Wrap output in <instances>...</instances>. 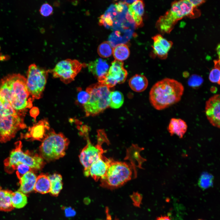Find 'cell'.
<instances>
[{
    "label": "cell",
    "instance_id": "13",
    "mask_svg": "<svg viewBox=\"0 0 220 220\" xmlns=\"http://www.w3.org/2000/svg\"><path fill=\"white\" fill-rule=\"evenodd\" d=\"M220 97L219 94L210 97L205 103V113L207 118L213 126L219 128Z\"/></svg>",
    "mask_w": 220,
    "mask_h": 220
},
{
    "label": "cell",
    "instance_id": "3",
    "mask_svg": "<svg viewBox=\"0 0 220 220\" xmlns=\"http://www.w3.org/2000/svg\"><path fill=\"white\" fill-rule=\"evenodd\" d=\"M200 14V11L193 6L189 0L175 1L170 9L159 17L156 27L161 33H169L179 20L186 16L193 18Z\"/></svg>",
    "mask_w": 220,
    "mask_h": 220
},
{
    "label": "cell",
    "instance_id": "34",
    "mask_svg": "<svg viewBox=\"0 0 220 220\" xmlns=\"http://www.w3.org/2000/svg\"><path fill=\"white\" fill-rule=\"evenodd\" d=\"M99 23L100 24H102L105 26H112L113 21L112 16L109 13L101 15L100 17Z\"/></svg>",
    "mask_w": 220,
    "mask_h": 220
},
{
    "label": "cell",
    "instance_id": "26",
    "mask_svg": "<svg viewBox=\"0 0 220 220\" xmlns=\"http://www.w3.org/2000/svg\"><path fill=\"white\" fill-rule=\"evenodd\" d=\"M11 201L14 208H21L27 204V197L25 194L18 190L12 193Z\"/></svg>",
    "mask_w": 220,
    "mask_h": 220
},
{
    "label": "cell",
    "instance_id": "19",
    "mask_svg": "<svg viewBox=\"0 0 220 220\" xmlns=\"http://www.w3.org/2000/svg\"><path fill=\"white\" fill-rule=\"evenodd\" d=\"M36 178L32 171L26 173L19 179L20 187L18 191L25 194L32 191L34 189Z\"/></svg>",
    "mask_w": 220,
    "mask_h": 220
},
{
    "label": "cell",
    "instance_id": "42",
    "mask_svg": "<svg viewBox=\"0 0 220 220\" xmlns=\"http://www.w3.org/2000/svg\"><path fill=\"white\" fill-rule=\"evenodd\" d=\"M217 53L218 54L219 58L220 59V45L218 44V46L217 49Z\"/></svg>",
    "mask_w": 220,
    "mask_h": 220
},
{
    "label": "cell",
    "instance_id": "35",
    "mask_svg": "<svg viewBox=\"0 0 220 220\" xmlns=\"http://www.w3.org/2000/svg\"><path fill=\"white\" fill-rule=\"evenodd\" d=\"M53 11L52 7L48 3L43 4L40 7L39 12L43 16H47L51 15Z\"/></svg>",
    "mask_w": 220,
    "mask_h": 220
},
{
    "label": "cell",
    "instance_id": "11",
    "mask_svg": "<svg viewBox=\"0 0 220 220\" xmlns=\"http://www.w3.org/2000/svg\"><path fill=\"white\" fill-rule=\"evenodd\" d=\"M84 64L76 60L67 59L59 62L54 68L49 70L54 78H59L65 84L73 81Z\"/></svg>",
    "mask_w": 220,
    "mask_h": 220
},
{
    "label": "cell",
    "instance_id": "12",
    "mask_svg": "<svg viewBox=\"0 0 220 220\" xmlns=\"http://www.w3.org/2000/svg\"><path fill=\"white\" fill-rule=\"evenodd\" d=\"M122 61L115 60L111 63L107 73L97 79L98 82L109 88L113 87L117 84L123 83L127 76V71L124 68Z\"/></svg>",
    "mask_w": 220,
    "mask_h": 220
},
{
    "label": "cell",
    "instance_id": "39",
    "mask_svg": "<svg viewBox=\"0 0 220 220\" xmlns=\"http://www.w3.org/2000/svg\"><path fill=\"white\" fill-rule=\"evenodd\" d=\"M30 113L31 116L34 118L35 120L36 117L39 113V109L37 107H33L31 109Z\"/></svg>",
    "mask_w": 220,
    "mask_h": 220
},
{
    "label": "cell",
    "instance_id": "44",
    "mask_svg": "<svg viewBox=\"0 0 220 220\" xmlns=\"http://www.w3.org/2000/svg\"><path fill=\"white\" fill-rule=\"evenodd\" d=\"M204 220L201 219H198V220Z\"/></svg>",
    "mask_w": 220,
    "mask_h": 220
},
{
    "label": "cell",
    "instance_id": "15",
    "mask_svg": "<svg viewBox=\"0 0 220 220\" xmlns=\"http://www.w3.org/2000/svg\"><path fill=\"white\" fill-rule=\"evenodd\" d=\"M153 44L152 47L155 54L162 59H166L173 43L164 38L161 35H157L152 37Z\"/></svg>",
    "mask_w": 220,
    "mask_h": 220
},
{
    "label": "cell",
    "instance_id": "14",
    "mask_svg": "<svg viewBox=\"0 0 220 220\" xmlns=\"http://www.w3.org/2000/svg\"><path fill=\"white\" fill-rule=\"evenodd\" d=\"M49 130V125L46 119L42 120L29 127L28 132L23 137L26 139L42 141Z\"/></svg>",
    "mask_w": 220,
    "mask_h": 220
},
{
    "label": "cell",
    "instance_id": "21",
    "mask_svg": "<svg viewBox=\"0 0 220 220\" xmlns=\"http://www.w3.org/2000/svg\"><path fill=\"white\" fill-rule=\"evenodd\" d=\"M148 84V80L144 75L136 74L132 77L129 81L130 88L133 91L140 92L145 90Z\"/></svg>",
    "mask_w": 220,
    "mask_h": 220
},
{
    "label": "cell",
    "instance_id": "6",
    "mask_svg": "<svg viewBox=\"0 0 220 220\" xmlns=\"http://www.w3.org/2000/svg\"><path fill=\"white\" fill-rule=\"evenodd\" d=\"M15 146L9 157L4 161L5 170L8 173H12L16 170V165L18 163L26 164L32 170H39L43 167L45 164L44 159L40 155L28 151L24 152L20 141L15 143Z\"/></svg>",
    "mask_w": 220,
    "mask_h": 220
},
{
    "label": "cell",
    "instance_id": "30",
    "mask_svg": "<svg viewBox=\"0 0 220 220\" xmlns=\"http://www.w3.org/2000/svg\"><path fill=\"white\" fill-rule=\"evenodd\" d=\"M113 48L110 42H104L98 46L97 53L102 57L107 58L110 56L112 53Z\"/></svg>",
    "mask_w": 220,
    "mask_h": 220
},
{
    "label": "cell",
    "instance_id": "8",
    "mask_svg": "<svg viewBox=\"0 0 220 220\" xmlns=\"http://www.w3.org/2000/svg\"><path fill=\"white\" fill-rule=\"evenodd\" d=\"M108 142L103 130L98 131L97 143L96 145H93L87 138V144L82 150L79 156L80 161L84 167L85 176L86 177L90 176L89 169L91 166L103 155L105 152L102 148V145Z\"/></svg>",
    "mask_w": 220,
    "mask_h": 220
},
{
    "label": "cell",
    "instance_id": "28",
    "mask_svg": "<svg viewBox=\"0 0 220 220\" xmlns=\"http://www.w3.org/2000/svg\"><path fill=\"white\" fill-rule=\"evenodd\" d=\"M214 67L211 71L209 79L212 83H217L219 85L220 83V59L214 61Z\"/></svg>",
    "mask_w": 220,
    "mask_h": 220
},
{
    "label": "cell",
    "instance_id": "23",
    "mask_svg": "<svg viewBox=\"0 0 220 220\" xmlns=\"http://www.w3.org/2000/svg\"><path fill=\"white\" fill-rule=\"evenodd\" d=\"M12 193L11 190L2 189L0 187V211H10L14 209L11 201Z\"/></svg>",
    "mask_w": 220,
    "mask_h": 220
},
{
    "label": "cell",
    "instance_id": "40",
    "mask_svg": "<svg viewBox=\"0 0 220 220\" xmlns=\"http://www.w3.org/2000/svg\"><path fill=\"white\" fill-rule=\"evenodd\" d=\"M189 2L192 4L193 6L195 7H196L197 6H199L203 3H204L205 1L201 0H189Z\"/></svg>",
    "mask_w": 220,
    "mask_h": 220
},
{
    "label": "cell",
    "instance_id": "1",
    "mask_svg": "<svg viewBox=\"0 0 220 220\" xmlns=\"http://www.w3.org/2000/svg\"><path fill=\"white\" fill-rule=\"evenodd\" d=\"M26 86V79L19 74L9 75L0 81V97L17 112L22 113L32 107V98Z\"/></svg>",
    "mask_w": 220,
    "mask_h": 220
},
{
    "label": "cell",
    "instance_id": "9",
    "mask_svg": "<svg viewBox=\"0 0 220 220\" xmlns=\"http://www.w3.org/2000/svg\"><path fill=\"white\" fill-rule=\"evenodd\" d=\"M49 72V70L40 68L34 64L29 66L26 86L29 94L33 99H38L42 97Z\"/></svg>",
    "mask_w": 220,
    "mask_h": 220
},
{
    "label": "cell",
    "instance_id": "4",
    "mask_svg": "<svg viewBox=\"0 0 220 220\" xmlns=\"http://www.w3.org/2000/svg\"><path fill=\"white\" fill-rule=\"evenodd\" d=\"M136 166L133 163L130 164L110 159L106 174L100 179V185L110 189L120 187L132 178Z\"/></svg>",
    "mask_w": 220,
    "mask_h": 220
},
{
    "label": "cell",
    "instance_id": "33",
    "mask_svg": "<svg viewBox=\"0 0 220 220\" xmlns=\"http://www.w3.org/2000/svg\"><path fill=\"white\" fill-rule=\"evenodd\" d=\"M16 170L17 177L20 179L26 173L32 170L26 164L18 163L16 165Z\"/></svg>",
    "mask_w": 220,
    "mask_h": 220
},
{
    "label": "cell",
    "instance_id": "32",
    "mask_svg": "<svg viewBox=\"0 0 220 220\" xmlns=\"http://www.w3.org/2000/svg\"><path fill=\"white\" fill-rule=\"evenodd\" d=\"M204 79L200 76L197 74L192 75L188 80V83L189 86L193 88H197L203 83Z\"/></svg>",
    "mask_w": 220,
    "mask_h": 220
},
{
    "label": "cell",
    "instance_id": "29",
    "mask_svg": "<svg viewBox=\"0 0 220 220\" xmlns=\"http://www.w3.org/2000/svg\"><path fill=\"white\" fill-rule=\"evenodd\" d=\"M213 179L211 174L207 172L203 173L198 180V185L203 189L209 188L213 185Z\"/></svg>",
    "mask_w": 220,
    "mask_h": 220
},
{
    "label": "cell",
    "instance_id": "25",
    "mask_svg": "<svg viewBox=\"0 0 220 220\" xmlns=\"http://www.w3.org/2000/svg\"><path fill=\"white\" fill-rule=\"evenodd\" d=\"M112 53L115 60L123 61L128 57L130 52L127 45L119 44L113 48Z\"/></svg>",
    "mask_w": 220,
    "mask_h": 220
},
{
    "label": "cell",
    "instance_id": "7",
    "mask_svg": "<svg viewBox=\"0 0 220 220\" xmlns=\"http://www.w3.org/2000/svg\"><path fill=\"white\" fill-rule=\"evenodd\" d=\"M86 91L90 95L88 101L83 105L86 116H95L109 107V88L98 82L89 86Z\"/></svg>",
    "mask_w": 220,
    "mask_h": 220
},
{
    "label": "cell",
    "instance_id": "43",
    "mask_svg": "<svg viewBox=\"0 0 220 220\" xmlns=\"http://www.w3.org/2000/svg\"><path fill=\"white\" fill-rule=\"evenodd\" d=\"M106 210L107 211L106 212V213H107V220H111V217H110V215L108 214V210Z\"/></svg>",
    "mask_w": 220,
    "mask_h": 220
},
{
    "label": "cell",
    "instance_id": "37",
    "mask_svg": "<svg viewBox=\"0 0 220 220\" xmlns=\"http://www.w3.org/2000/svg\"><path fill=\"white\" fill-rule=\"evenodd\" d=\"M133 205L136 207H139L141 203L142 196L138 192H134L130 196Z\"/></svg>",
    "mask_w": 220,
    "mask_h": 220
},
{
    "label": "cell",
    "instance_id": "22",
    "mask_svg": "<svg viewBox=\"0 0 220 220\" xmlns=\"http://www.w3.org/2000/svg\"><path fill=\"white\" fill-rule=\"evenodd\" d=\"M34 190L42 194L50 193V182L48 176L43 174L38 175L37 177Z\"/></svg>",
    "mask_w": 220,
    "mask_h": 220
},
{
    "label": "cell",
    "instance_id": "5",
    "mask_svg": "<svg viewBox=\"0 0 220 220\" xmlns=\"http://www.w3.org/2000/svg\"><path fill=\"white\" fill-rule=\"evenodd\" d=\"M69 143L68 139L62 133L51 130L42 141L39 147L40 155L47 161L59 159L65 155Z\"/></svg>",
    "mask_w": 220,
    "mask_h": 220
},
{
    "label": "cell",
    "instance_id": "27",
    "mask_svg": "<svg viewBox=\"0 0 220 220\" xmlns=\"http://www.w3.org/2000/svg\"><path fill=\"white\" fill-rule=\"evenodd\" d=\"M109 107L117 109L123 105L124 101V96L120 92L115 91L111 92L109 95Z\"/></svg>",
    "mask_w": 220,
    "mask_h": 220
},
{
    "label": "cell",
    "instance_id": "17",
    "mask_svg": "<svg viewBox=\"0 0 220 220\" xmlns=\"http://www.w3.org/2000/svg\"><path fill=\"white\" fill-rule=\"evenodd\" d=\"M128 6L127 17L135 22L137 26L142 24L143 22L142 16L144 12V5L141 0H135Z\"/></svg>",
    "mask_w": 220,
    "mask_h": 220
},
{
    "label": "cell",
    "instance_id": "10",
    "mask_svg": "<svg viewBox=\"0 0 220 220\" xmlns=\"http://www.w3.org/2000/svg\"><path fill=\"white\" fill-rule=\"evenodd\" d=\"M22 115V113L7 116L0 114V142L9 141L19 130L26 128Z\"/></svg>",
    "mask_w": 220,
    "mask_h": 220
},
{
    "label": "cell",
    "instance_id": "36",
    "mask_svg": "<svg viewBox=\"0 0 220 220\" xmlns=\"http://www.w3.org/2000/svg\"><path fill=\"white\" fill-rule=\"evenodd\" d=\"M90 97L89 93L86 90H81L78 94L77 100L79 103L84 105L88 101Z\"/></svg>",
    "mask_w": 220,
    "mask_h": 220
},
{
    "label": "cell",
    "instance_id": "20",
    "mask_svg": "<svg viewBox=\"0 0 220 220\" xmlns=\"http://www.w3.org/2000/svg\"><path fill=\"white\" fill-rule=\"evenodd\" d=\"M187 128L186 123L181 119L172 118L169 122L168 130L171 135L176 134L182 138Z\"/></svg>",
    "mask_w": 220,
    "mask_h": 220
},
{
    "label": "cell",
    "instance_id": "16",
    "mask_svg": "<svg viewBox=\"0 0 220 220\" xmlns=\"http://www.w3.org/2000/svg\"><path fill=\"white\" fill-rule=\"evenodd\" d=\"M103 155L101 156L91 166L89 169V174L95 181H97L105 175L110 161Z\"/></svg>",
    "mask_w": 220,
    "mask_h": 220
},
{
    "label": "cell",
    "instance_id": "38",
    "mask_svg": "<svg viewBox=\"0 0 220 220\" xmlns=\"http://www.w3.org/2000/svg\"><path fill=\"white\" fill-rule=\"evenodd\" d=\"M64 210L65 215L67 217H73L76 214L75 211L71 207H64Z\"/></svg>",
    "mask_w": 220,
    "mask_h": 220
},
{
    "label": "cell",
    "instance_id": "2",
    "mask_svg": "<svg viewBox=\"0 0 220 220\" xmlns=\"http://www.w3.org/2000/svg\"><path fill=\"white\" fill-rule=\"evenodd\" d=\"M184 88L181 83L172 79L165 78L151 88L149 100L152 106L158 110L164 109L179 101Z\"/></svg>",
    "mask_w": 220,
    "mask_h": 220
},
{
    "label": "cell",
    "instance_id": "31",
    "mask_svg": "<svg viewBox=\"0 0 220 220\" xmlns=\"http://www.w3.org/2000/svg\"><path fill=\"white\" fill-rule=\"evenodd\" d=\"M20 112H17L8 102L0 97V114L3 116L15 115Z\"/></svg>",
    "mask_w": 220,
    "mask_h": 220
},
{
    "label": "cell",
    "instance_id": "18",
    "mask_svg": "<svg viewBox=\"0 0 220 220\" xmlns=\"http://www.w3.org/2000/svg\"><path fill=\"white\" fill-rule=\"evenodd\" d=\"M87 66L89 71L97 79L106 74L109 69V65L106 61L100 58L90 62Z\"/></svg>",
    "mask_w": 220,
    "mask_h": 220
},
{
    "label": "cell",
    "instance_id": "24",
    "mask_svg": "<svg viewBox=\"0 0 220 220\" xmlns=\"http://www.w3.org/2000/svg\"><path fill=\"white\" fill-rule=\"evenodd\" d=\"M50 182V193L52 196H57L62 189L63 183L61 176L54 174L48 176Z\"/></svg>",
    "mask_w": 220,
    "mask_h": 220
},
{
    "label": "cell",
    "instance_id": "41",
    "mask_svg": "<svg viewBox=\"0 0 220 220\" xmlns=\"http://www.w3.org/2000/svg\"><path fill=\"white\" fill-rule=\"evenodd\" d=\"M156 220H171L169 215H162L157 218Z\"/></svg>",
    "mask_w": 220,
    "mask_h": 220
}]
</instances>
